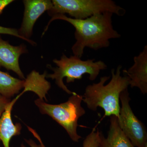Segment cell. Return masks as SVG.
Wrapping results in <instances>:
<instances>
[{
	"mask_svg": "<svg viewBox=\"0 0 147 147\" xmlns=\"http://www.w3.org/2000/svg\"><path fill=\"white\" fill-rule=\"evenodd\" d=\"M113 13L109 12L96 14L85 19H76L65 14H56L52 16L42 34L47 31L51 22L63 20L71 24L75 29L76 42L71 47L74 55L81 58L86 47L94 50L107 48L110 40L121 37V35L113 28Z\"/></svg>",
	"mask_w": 147,
	"mask_h": 147,
	"instance_id": "obj_1",
	"label": "cell"
},
{
	"mask_svg": "<svg viewBox=\"0 0 147 147\" xmlns=\"http://www.w3.org/2000/svg\"><path fill=\"white\" fill-rule=\"evenodd\" d=\"M122 67L119 65L117 69H112L111 80L106 85L110 76H102L98 83L86 87L83 101L89 109L96 111L100 107L104 110L105 116L114 115L118 117L121 108L120 96L129 86V78L126 75H121Z\"/></svg>",
	"mask_w": 147,
	"mask_h": 147,
	"instance_id": "obj_2",
	"label": "cell"
},
{
	"mask_svg": "<svg viewBox=\"0 0 147 147\" xmlns=\"http://www.w3.org/2000/svg\"><path fill=\"white\" fill-rule=\"evenodd\" d=\"M53 62L57 67L47 65L53 73L48 74L46 77L55 80L56 85L69 94H72L74 92L68 89L64 83V78H66V82L69 84L76 79H82L83 75L88 74L90 81H93L97 78L100 71L107 68V65L102 61H95L94 59H90L82 60L74 55L68 57L64 54L60 59H55Z\"/></svg>",
	"mask_w": 147,
	"mask_h": 147,
	"instance_id": "obj_3",
	"label": "cell"
},
{
	"mask_svg": "<svg viewBox=\"0 0 147 147\" xmlns=\"http://www.w3.org/2000/svg\"><path fill=\"white\" fill-rule=\"evenodd\" d=\"M83 96L74 92L65 102L50 104L38 98L34 103L43 115L50 116L64 128L74 142H78L82 137L77 132L79 119L86 114L82 107Z\"/></svg>",
	"mask_w": 147,
	"mask_h": 147,
	"instance_id": "obj_4",
	"label": "cell"
},
{
	"mask_svg": "<svg viewBox=\"0 0 147 147\" xmlns=\"http://www.w3.org/2000/svg\"><path fill=\"white\" fill-rule=\"evenodd\" d=\"M53 7L48 11L51 16L68 14L72 18L85 19L100 13L109 12L123 16L125 11L112 0H53Z\"/></svg>",
	"mask_w": 147,
	"mask_h": 147,
	"instance_id": "obj_5",
	"label": "cell"
},
{
	"mask_svg": "<svg viewBox=\"0 0 147 147\" xmlns=\"http://www.w3.org/2000/svg\"><path fill=\"white\" fill-rule=\"evenodd\" d=\"M130 100L127 89L120 96L121 107L118 117L119 125L134 147H147L146 128L131 110Z\"/></svg>",
	"mask_w": 147,
	"mask_h": 147,
	"instance_id": "obj_6",
	"label": "cell"
},
{
	"mask_svg": "<svg viewBox=\"0 0 147 147\" xmlns=\"http://www.w3.org/2000/svg\"><path fill=\"white\" fill-rule=\"evenodd\" d=\"M24 17L21 26L18 30L19 34L31 45L36 43L30 39L33 34L35 23L40 16L45 11H48L53 7V3L50 0H24Z\"/></svg>",
	"mask_w": 147,
	"mask_h": 147,
	"instance_id": "obj_7",
	"label": "cell"
},
{
	"mask_svg": "<svg viewBox=\"0 0 147 147\" xmlns=\"http://www.w3.org/2000/svg\"><path fill=\"white\" fill-rule=\"evenodd\" d=\"M28 52L24 44L13 46L0 37V67L13 71L19 78L25 80L26 78L19 65V59L21 55Z\"/></svg>",
	"mask_w": 147,
	"mask_h": 147,
	"instance_id": "obj_8",
	"label": "cell"
},
{
	"mask_svg": "<svg viewBox=\"0 0 147 147\" xmlns=\"http://www.w3.org/2000/svg\"><path fill=\"white\" fill-rule=\"evenodd\" d=\"M134 64L123 72L129 78L131 88H138L143 94L147 93V46L134 58Z\"/></svg>",
	"mask_w": 147,
	"mask_h": 147,
	"instance_id": "obj_9",
	"label": "cell"
},
{
	"mask_svg": "<svg viewBox=\"0 0 147 147\" xmlns=\"http://www.w3.org/2000/svg\"><path fill=\"white\" fill-rule=\"evenodd\" d=\"M16 101L15 98L10 101L0 118V142L2 143L3 147H9L11 138L21 133V124L13 123L11 119V110Z\"/></svg>",
	"mask_w": 147,
	"mask_h": 147,
	"instance_id": "obj_10",
	"label": "cell"
},
{
	"mask_svg": "<svg viewBox=\"0 0 147 147\" xmlns=\"http://www.w3.org/2000/svg\"><path fill=\"white\" fill-rule=\"evenodd\" d=\"M110 117L108 137L105 138L100 132L98 147H134L120 127L118 118L114 115Z\"/></svg>",
	"mask_w": 147,
	"mask_h": 147,
	"instance_id": "obj_11",
	"label": "cell"
},
{
	"mask_svg": "<svg viewBox=\"0 0 147 147\" xmlns=\"http://www.w3.org/2000/svg\"><path fill=\"white\" fill-rule=\"evenodd\" d=\"M28 83L27 78L21 80L0 70V94L8 99L18 94L23 88H27Z\"/></svg>",
	"mask_w": 147,
	"mask_h": 147,
	"instance_id": "obj_12",
	"label": "cell"
},
{
	"mask_svg": "<svg viewBox=\"0 0 147 147\" xmlns=\"http://www.w3.org/2000/svg\"><path fill=\"white\" fill-rule=\"evenodd\" d=\"M100 132L98 129H92L86 137L83 143V147H98L100 142Z\"/></svg>",
	"mask_w": 147,
	"mask_h": 147,
	"instance_id": "obj_13",
	"label": "cell"
},
{
	"mask_svg": "<svg viewBox=\"0 0 147 147\" xmlns=\"http://www.w3.org/2000/svg\"><path fill=\"white\" fill-rule=\"evenodd\" d=\"M8 34L13 36L17 37V38H21L26 41V40L19 34L18 30L16 29L6 28V27L0 26V34Z\"/></svg>",
	"mask_w": 147,
	"mask_h": 147,
	"instance_id": "obj_14",
	"label": "cell"
},
{
	"mask_svg": "<svg viewBox=\"0 0 147 147\" xmlns=\"http://www.w3.org/2000/svg\"><path fill=\"white\" fill-rule=\"evenodd\" d=\"M10 101V99H8L0 94V118Z\"/></svg>",
	"mask_w": 147,
	"mask_h": 147,
	"instance_id": "obj_15",
	"label": "cell"
},
{
	"mask_svg": "<svg viewBox=\"0 0 147 147\" xmlns=\"http://www.w3.org/2000/svg\"><path fill=\"white\" fill-rule=\"evenodd\" d=\"M25 141L30 147H45L43 144L38 145L32 139H25ZM21 147H26L24 144H21Z\"/></svg>",
	"mask_w": 147,
	"mask_h": 147,
	"instance_id": "obj_16",
	"label": "cell"
},
{
	"mask_svg": "<svg viewBox=\"0 0 147 147\" xmlns=\"http://www.w3.org/2000/svg\"><path fill=\"white\" fill-rule=\"evenodd\" d=\"M13 1V0H0V15L4 9Z\"/></svg>",
	"mask_w": 147,
	"mask_h": 147,
	"instance_id": "obj_17",
	"label": "cell"
}]
</instances>
